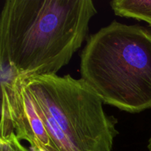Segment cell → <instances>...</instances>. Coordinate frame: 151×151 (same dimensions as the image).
<instances>
[{"instance_id":"5","label":"cell","mask_w":151,"mask_h":151,"mask_svg":"<svg viewBox=\"0 0 151 151\" xmlns=\"http://www.w3.org/2000/svg\"><path fill=\"white\" fill-rule=\"evenodd\" d=\"M0 151H31L21 143L20 140L13 133L7 137H0Z\"/></svg>"},{"instance_id":"6","label":"cell","mask_w":151,"mask_h":151,"mask_svg":"<svg viewBox=\"0 0 151 151\" xmlns=\"http://www.w3.org/2000/svg\"><path fill=\"white\" fill-rule=\"evenodd\" d=\"M147 149H148V151H151V137L148 140V144H147Z\"/></svg>"},{"instance_id":"2","label":"cell","mask_w":151,"mask_h":151,"mask_svg":"<svg viewBox=\"0 0 151 151\" xmlns=\"http://www.w3.org/2000/svg\"><path fill=\"white\" fill-rule=\"evenodd\" d=\"M80 70L103 104L131 114L151 109V29L113 21L88 37Z\"/></svg>"},{"instance_id":"3","label":"cell","mask_w":151,"mask_h":151,"mask_svg":"<svg viewBox=\"0 0 151 151\" xmlns=\"http://www.w3.org/2000/svg\"><path fill=\"white\" fill-rule=\"evenodd\" d=\"M44 122L53 151H113L118 121L81 78L69 75L23 79Z\"/></svg>"},{"instance_id":"4","label":"cell","mask_w":151,"mask_h":151,"mask_svg":"<svg viewBox=\"0 0 151 151\" xmlns=\"http://www.w3.org/2000/svg\"><path fill=\"white\" fill-rule=\"evenodd\" d=\"M110 5L116 16L143 21L151 27V0H113Z\"/></svg>"},{"instance_id":"1","label":"cell","mask_w":151,"mask_h":151,"mask_svg":"<svg viewBox=\"0 0 151 151\" xmlns=\"http://www.w3.org/2000/svg\"><path fill=\"white\" fill-rule=\"evenodd\" d=\"M91 0H6L0 61L15 77L57 75L88 38Z\"/></svg>"}]
</instances>
